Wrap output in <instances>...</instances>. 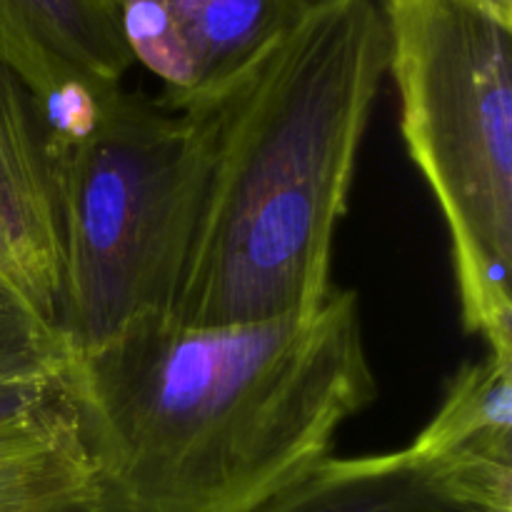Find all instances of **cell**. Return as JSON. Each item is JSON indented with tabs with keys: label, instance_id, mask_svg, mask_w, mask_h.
<instances>
[{
	"label": "cell",
	"instance_id": "obj_1",
	"mask_svg": "<svg viewBox=\"0 0 512 512\" xmlns=\"http://www.w3.org/2000/svg\"><path fill=\"white\" fill-rule=\"evenodd\" d=\"M65 398L98 512H255L333 458L378 380L358 295L335 288L303 320H145L70 360Z\"/></svg>",
	"mask_w": 512,
	"mask_h": 512
},
{
	"label": "cell",
	"instance_id": "obj_2",
	"mask_svg": "<svg viewBox=\"0 0 512 512\" xmlns=\"http://www.w3.org/2000/svg\"><path fill=\"white\" fill-rule=\"evenodd\" d=\"M385 75L378 3L323 0L228 88L195 105L208 168L170 320L213 328L303 320L323 308Z\"/></svg>",
	"mask_w": 512,
	"mask_h": 512
},
{
	"label": "cell",
	"instance_id": "obj_3",
	"mask_svg": "<svg viewBox=\"0 0 512 512\" xmlns=\"http://www.w3.org/2000/svg\"><path fill=\"white\" fill-rule=\"evenodd\" d=\"M410 160L450 235L460 320L512 358V0H380Z\"/></svg>",
	"mask_w": 512,
	"mask_h": 512
},
{
	"label": "cell",
	"instance_id": "obj_4",
	"mask_svg": "<svg viewBox=\"0 0 512 512\" xmlns=\"http://www.w3.org/2000/svg\"><path fill=\"white\" fill-rule=\"evenodd\" d=\"M63 203L60 335L70 360L173 313L208 168L198 110L115 88L53 145Z\"/></svg>",
	"mask_w": 512,
	"mask_h": 512
},
{
	"label": "cell",
	"instance_id": "obj_5",
	"mask_svg": "<svg viewBox=\"0 0 512 512\" xmlns=\"http://www.w3.org/2000/svg\"><path fill=\"white\" fill-rule=\"evenodd\" d=\"M323 0H110L133 63L188 110L215 98Z\"/></svg>",
	"mask_w": 512,
	"mask_h": 512
},
{
	"label": "cell",
	"instance_id": "obj_6",
	"mask_svg": "<svg viewBox=\"0 0 512 512\" xmlns=\"http://www.w3.org/2000/svg\"><path fill=\"white\" fill-rule=\"evenodd\" d=\"M63 273L53 138L38 100L0 63V298L60 333Z\"/></svg>",
	"mask_w": 512,
	"mask_h": 512
},
{
	"label": "cell",
	"instance_id": "obj_7",
	"mask_svg": "<svg viewBox=\"0 0 512 512\" xmlns=\"http://www.w3.org/2000/svg\"><path fill=\"white\" fill-rule=\"evenodd\" d=\"M255 512H512V465L328 458Z\"/></svg>",
	"mask_w": 512,
	"mask_h": 512
},
{
	"label": "cell",
	"instance_id": "obj_8",
	"mask_svg": "<svg viewBox=\"0 0 512 512\" xmlns=\"http://www.w3.org/2000/svg\"><path fill=\"white\" fill-rule=\"evenodd\" d=\"M0 63L40 108L120 88L133 68L110 0H0Z\"/></svg>",
	"mask_w": 512,
	"mask_h": 512
},
{
	"label": "cell",
	"instance_id": "obj_9",
	"mask_svg": "<svg viewBox=\"0 0 512 512\" xmlns=\"http://www.w3.org/2000/svg\"><path fill=\"white\" fill-rule=\"evenodd\" d=\"M95 498V470L68 398L0 423V512H63Z\"/></svg>",
	"mask_w": 512,
	"mask_h": 512
},
{
	"label": "cell",
	"instance_id": "obj_10",
	"mask_svg": "<svg viewBox=\"0 0 512 512\" xmlns=\"http://www.w3.org/2000/svg\"><path fill=\"white\" fill-rule=\"evenodd\" d=\"M423 463L512 465V358L485 353L448 380L438 413L403 448Z\"/></svg>",
	"mask_w": 512,
	"mask_h": 512
},
{
	"label": "cell",
	"instance_id": "obj_11",
	"mask_svg": "<svg viewBox=\"0 0 512 512\" xmlns=\"http://www.w3.org/2000/svg\"><path fill=\"white\" fill-rule=\"evenodd\" d=\"M55 400L58 398L35 393V390L0 383V423H5V420H15L20 418V415L35 413V410L45 408V405L55 403Z\"/></svg>",
	"mask_w": 512,
	"mask_h": 512
},
{
	"label": "cell",
	"instance_id": "obj_12",
	"mask_svg": "<svg viewBox=\"0 0 512 512\" xmlns=\"http://www.w3.org/2000/svg\"><path fill=\"white\" fill-rule=\"evenodd\" d=\"M63 512H98V510H95L93 500H88V503H83V505H75V508H68V510H63Z\"/></svg>",
	"mask_w": 512,
	"mask_h": 512
}]
</instances>
